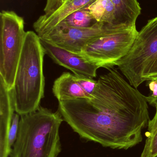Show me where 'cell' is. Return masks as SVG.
<instances>
[{"label":"cell","instance_id":"6da1fadb","mask_svg":"<svg viewBox=\"0 0 157 157\" xmlns=\"http://www.w3.org/2000/svg\"><path fill=\"white\" fill-rule=\"evenodd\" d=\"M108 70L91 98L60 101L58 110L82 139L127 150L143 141L142 131L149 120L148 102L116 69Z\"/></svg>","mask_w":157,"mask_h":157},{"label":"cell","instance_id":"7a4b0ae2","mask_svg":"<svg viewBox=\"0 0 157 157\" xmlns=\"http://www.w3.org/2000/svg\"><path fill=\"white\" fill-rule=\"evenodd\" d=\"M59 111L40 106L20 115L18 133L11 157H57L61 151L60 126L63 121Z\"/></svg>","mask_w":157,"mask_h":157},{"label":"cell","instance_id":"3957f363","mask_svg":"<svg viewBox=\"0 0 157 157\" xmlns=\"http://www.w3.org/2000/svg\"><path fill=\"white\" fill-rule=\"evenodd\" d=\"M45 54L37 34L26 32L13 88L15 112L20 115L36 110L44 98Z\"/></svg>","mask_w":157,"mask_h":157},{"label":"cell","instance_id":"277c9868","mask_svg":"<svg viewBox=\"0 0 157 157\" xmlns=\"http://www.w3.org/2000/svg\"><path fill=\"white\" fill-rule=\"evenodd\" d=\"M157 57V17L148 20L142 29L128 54L118 61L117 66L129 83L137 88L146 80Z\"/></svg>","mask_w":157,"mask_h":157},{"label":"cell","instance_id":"5b68a950","mask_svg":"<svg viewBox=\"0 0 157 157\" xmlns=\"http://www.w3.org/2000/svg\"><path fill=\"white\" fill-rule=\"evenodd\" d=\"M1 16L0 77L12 89L26 33L24 19L13 11H2Z\"/></svg>","mask_w":157,"mask_h":157},{"label":"cell","instance_id":"8992f818","mask_svg":"<svg viewBox=\"0 0 157 157\" xmlns=\"http://www.w3.org/2000/svg\"><path fill=\"white\" fill-rule=\"evenodd\" d=\"M138 34L135 28L108 34L87 44L82 54L99 68H113L128 54Z\"/></svg>","mask_w":157,"mask_h":157},{"label":"cell","instance_id":"52a82bcc","mask_svg":"<svg viewBox=\"0 0 157 157\" xmlns=\"http://www.w3.org/2000/svg\"><path fill=\"white\" fill-rule=\"evenodd\" d=\"M120 30L121 29L112 24L100 22L87 28L72 27L61 22L39 37L73 52L82 53L83 48L89 42Z\"/></svg>","mask_w":157,"mask_h":157},{"label":"cell","instance_id":"ba28073f","mask_svg":"<svg viewBox=\"0 0 157 157\" xmlns=\"http://www.w3.org/2000/svg\"><path fill=\"white\" fill-rule=\"evenodd\" d=\"M40 39L45 54L56 64L70 70L75 75L90 78L97 76L98 67L89 61L82 53L73 52Z\"/></svg>","mask_w":157,"mask_h":157},{"label":"cell","instance_id":"9c48e42d","mask_svg":"<svg viewBox=\"0 0 157 157\" xmlns=\"http://www.w3.org/2000/svg\"><path fill=\"white\" fill-rule=\"evenodd\" d=\"M14 112L13 89L9 90L0 77V157H8L11 154L8 135Z\"/></svg>","mask_w":157,"mask_h":157},{"label":"cell","instance_id":"30bf717a","mask_svg":"<svg viewBox=\"0 0 157 157\" xmlns=\"http://www.w3.org/2000/svg\"><path fill=\"white\" fill-rule=\"evenodd\" d=\"M97 0H69L60 9L49 16L41 15L33 24V28L39 36L61 23L72 13L88 9Z\"/></svg>","mask_w":157,"mask_h":157},{"label":"cell","instance_id":"8fae6325","mask_svg":"<svg viewBox=\"0 0 157 157\" xmlns=\"http://www.w3.org/2000/svg\"><path fill=\"white\" fill-rule=\"evenodd\" d=\"M114 6V18L112 25L119 29L136 28V19L141 14L137 0H111Z\"/></svg>","mask_w":157,"mask_h":157},{"label":"cell","instance_id":"7c38bea8","mask_svg":"<svg viewBox=\"0 0 157 157\" xmlns=\"http://www.w3.org/2000/svg\"><path fill=\"white\" fill-rule=\"evenodd\" d=\"M53 92L59 102L77 98H89L74 74L64 72L54 81Z\"/></svg>","mask_w":157,"mask_h":157},{"label":"cell","instance_id":"4fadbf2b","mask_svg":"<svg viewBox=\"0 0 157 157\" xmlns=\"http://www.w3.org/2000/svg\"><path fill=\"white\" fill-rule=\"evenodd\" d=\"M88 9L97 22L112 24L114 6L111 0H97Z\"/></svg>","mask_w":157,"mask_h":157},{"label":"cell","instance_id":"5bb4252c","mask_svg":"<svg viewBox=\"0 0 157 157\" xmlns=\"http://www.w3.org/2000/svg\"><path fill=\"white\" fill-rule=\"evenodd\" d=\"M61 22L72 27L87 28L93 26L98 22L88 9H84L72 13Z\"/></svg>","mask_w":157,"mask_h":157},{"label":"cell","instance_id":"9a60e30c","mask_svg":"<svg viewBox=\"0 0 157 157\" xmlns=\"http://www.w3.org/2000/svg\"><path fill=\"white\" fill-rule=\"evenodd\" d=\"M154 118L148 121L147 139L141 157H157V105Z\"/></svg>","mask_w":157,"mask_h":157},{"label":"cell","instance_id":"2e32d148","mask_svg":"<svg viewBox=\"0 0 157 157\" xmlns=\"http://www.w3.org/2000/svg\"><path fill=\"white\" fill-rule=\"evenodd\" d=\"M20 119V115L17 113H15L13 115L8 135V143L9 146L11 148H12V146L14 144L17 137Z\"/></svg>","mask_w":157,"mask_h":157},{"label":"cell","instance_id":"e0dca14e","mask_svg":"<svg viewBox=\"0 0 157 157\" xmlns=\"http://www.w3.org/2000/svg\"><path fill=\"white\" fill-rule=\"evenodd\" d=\"M76 75L77 79L83 89L88 95V97H89V99L91 98L96 87L97 81L94 80V78H86L79 75Z\"/></svg>","mask_w":157,"mask_h":157},{"label":"cell","instance_id":"ac0fdd59","mask_svg":"<svg viewBox=\"0 0 157 157\" xmlns=\"http://www.w3.org/2000/svg\"><path fill=\"white\" fill-rule=\"evenodd\" d=\"M69 0H47L43 16L47 17L55 13Z\"/></svg>","mask_w":157,"mask_h":157},{"label":"cell","instance_id":"d6986e66","mask_svg":"<svg viewBox=\"0 0 157 157\" xmlns=\"http://www.w3.org/2000/svg\"><path fill=\"white\" fill-rule=\"evenodd\" d=\"M148 81L147 86L150 89L151 94L147 97H146L147 101L157 98V77Z\"/></svg>","mask_w":157,"mask_h":157},{"label":"cell","instance_id":"ffe728a7","mask_svg":"<svg viewBox=\"0 0 157 157\" xmlns=\"http://www.w3.org/2000/svg\"><path fill=\"white\" fill-rule=\"evenodd\" d=\"M157 77V57L150 67L149 71L147 75L146 80L148 81Z\"/></svg>","mask_w":157,"mask_h":157},{"label":"cell","instance_id":"44dd1931","mask_svg":"<svg viewBox=\"0 0 157 157\" xmlns=\"http://www.w3.org/2000/svg\"><path fill=\"white\" fill-rule=\"evenodd\" d=\"M147 102L150 105L155 107L157 105V98L148 101H147Z\"/></svg>","mask_w":157,"mask_h":157}]
</instances>
